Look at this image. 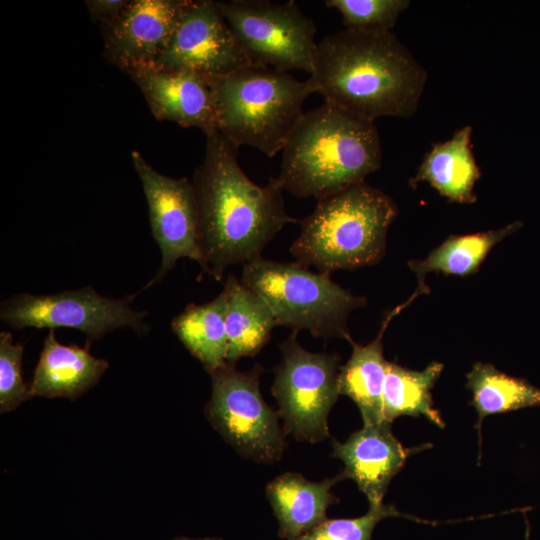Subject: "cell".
Returning a JSON list of instances; mask_svg holds the SVG:
<instances>
[{
  "mask_svg": "<svg viewBox=\"0 0 540 540\" xmlns=\"http://www.w3.org/2000/svg\"><path fill=\"white\" fill-rule=\"evenodd\" d=\"M443 370V364L430 363L422 371L389 362L383 390V419L392 424L400 416H424L443 428L444 421L433 407L431 389Z\"/></svg>",
  "mask_w": 540,
  "mask_h": 540,
  "instance_id": "22",
  "label": "cell"
},
{
  "mask_svg": "<svg viewBox=\"0 0 540 540\" xmlns=\"http://www.w3.org/2000/svg\"><path fill=\"white\" fill-rule=\"evenodd\" d=\"M190 0H132L101 25L103 55L126 74L155 66Z\"/></svg>",
  "mask_w": 540,
  "mask_h": 540,
  "instance_id": "13",
  "label": "cell"
},
{
  "mask_svg": "<svg viewBox=\"0 0 540 540\" xmlns=\"http://www.w3.org/2000/svg\"><path fill=\"white\" fill-rule=\"evenodd\" d=\"M135 295L111 298L100 295L92 286L53 294L17 293L0 306V319L14 329L26 327L73 328L84 333L89 342L117 328L129 327L147 334V311L131 307Z\"/></svg>",
  "mask_w": 540,
  "mask_h": 540,
  "instance_id": "10",
  "label": "cell"
},
{
  "mask_svg": "<svg viewBox=\"0 0 540 540\" xmlns=\"http://www.w3.org/2000/svg\"><path fill=\"white\" fill-rule=\"evenodd\" d=\"M131 159L147 201L151 232L162 256L157 274L143 290L160 282L180 258L192 259L202 270L198 212L191 181L161 174L136 150L131 152Z\"/></svg>",
  "mask_w": 540,
  "mask_h": 540,
  "instance_id": "11",
  "label": "cell"
},
{
  "mask_svg": "<svg viewBox=\"0 0 540 540\" xmlns=\"http://www.w3.org/2000/svg\"><path fill=\"white\" fill-rule=\"evenodd\" d=\"M345 478L342 472L312 482L299 473L287 472L271 481L266 495L279 523V536L296 540L327 520L328 507L339 502L330 489Z\"/></svg>",
  "mask_w": 540,
  "mask_h": 540,
  "instance_id": "17",
  "label": "cell"
},
{
  "mask_svg": "<svg viewBox=\"0 0 540 540\" xmlns=\"http://www.w3.org/2000/svg\"><path fill=\"white\" fill-rule=\"evenodd\" d=\"M23 344L14 343L10 332L0 333V412L16 409L32 398L22 378Z\"/></svg>",
  "mask_w": 540,
  "mask_h": 540,
  "instance_id": "27",
  "label": "cell"
},
{
  "mask_svg": "<svg viewBox=\"0 0 540 540\" xmlns=\"http://www.w3.org/2000/svg\"><path fill=\"white\" fill-rule=\"evenodd\" d=\"M472 127L457 130L447 141L437 143L425 155L417 174L411 179L416 185L428 182L441 196L452 202L474 203L480 168L472 152Z\"/></svg>",
  "mask_w": 540,
  "mask_h": 540,
  "instance_id": "18",
  "label": "cell"
},
{
  "mask_svg": "<svg viewBox=\"0 0 540 540\" xmlns=\"http://www.w3.org/2000/svg\"><path fill=\"white\" fill-rule=\"evenodd\" d=\"M173 540H222V539H220V538L191 539V538H187V537H177V538H174Z\"/></svg>",
  "mask_w": 540,
  "mask_h": 540,
  "instance_id": "29",
  "label": "cell"
},
{
  "mask_svg": "<svg viewBox=\"0 0 540 540\" xmlns=\"http://www.w3.org/2000/svg\"><path fill=\"white\" fill-rule=\"evenodd\" d=\"M336 9L346 29L391 31L399 15L409 7L408 0H327Z\"/></svg>",
  "mask_w": 540,
  "mask_h": 540,
  "instance_id": "25",
  "label": "cell"
},
{
  "mask_svg": "<svg viewBox=\"0 0 540 540\" xmlns=\"http://www.w3.org/2000/svg\"><path fill=\"white\" fill-rule=\"evenodd\" d=\"M395 308L386 316L377 337L367 345H359L352 339V355L338 374L340 395L351 398L362 415L364 425L380 424L383 419V390L389 362L383 354V335L392 319L401 308Z\"/></svg>",
  "mask_w": 540,
  "mask_h": 540,
  "instance_id": "19",
  "label": "cell"
},
{
  "mask_svg": "<svg viewBox=\"0 0 540 540\" xmlns=\"http://www.w3.org/2000/svg\"><path fill=\"white\" fill-rule=\"evenodd\" d=\"M466 386L472 392L479 427L486 416L540 405V389L489 363H475L467 374Z\"/></svg>",
  "mask_w": 540,
  "mask_h": 540,
  "instance_id": "24",
  "label": "cell"
},
{
  "mask_svg": "<svg viewBox=\"0 0 540 540\" xmlns=\"http://www.w3.org/2000/svg\"><path fill=\"white\" fill-rule=\"evenodd\" d=\"M395 516L404 515L392 505H369V510L363 516L327 519L296 540H371L377 523Z\"/></svg>",
  "mask_w": 540,
  "mask_h": 540,
  "instance_id": "26",
  "label": "cell"
},
{
  "mask_svg": "<svg viewBox=\"0 0 540 540\" xmlns=\"http://www.w3.org/2000/svg\"><path fill=\"white\" fill-rule=\"evenodd\" d=\"M381 161L375 122L324 102L302 115L282 150L276 179L297 197L320 200L364 182Z\"/></svg>",
  "mask_w": 540,
  "mask_h": 540,
  "instance_id": "3",
  "label": "cell"
},
{
  "mask_svg": "<svg viewBox=\"0 0 540 540\" xmlns=\"http://www.w3.org/2000/svg\"><path fill=\"white\" fill-rule=\"evenodd\" d=\"M249 64L219 2L190 0L154 67L193 71L210 81Z\"/></svg>",
  "mask_w": 540,
  "mask_h": 540,
  "instance_id": "12",
  "label": "cell"
},
{
  "mask_svg": "<svg viewBox=\"0 0 540 540\" xmlns=\"http://www.w3.org/2000/svg\"><path fill=\"white\" fill-rule=\"evenodd\" d=\"M127 0H86L89 15L101 25L112 21L127 5Z\"/></svg>",
  "mask_w": 540,
  "mask_h": 540,
  "instance_id": "28",
  "label": "cell"
},
{
  "mask_svg": "<svg viewBox=\"0 0 540 540\" xmlns=\"http://www.w3.org/2000/svg\"><path fill=\"white\" fill-rule=\"evenodd\" d=\"M223 291L227 299L226 362L235 364L242 357L259 353L277 325L266 301L235 276L227 277Z\"/></svg>",
  "mask_w": 540,
  "mask_h": 540,
  "instance_id": "20",
  "label": "cell"
},
{
  "mask_svg": "<svg viewBox=\"0 0 540 540\" xmlns=\"http://www.w3.org/2000/svg\"><path fill=\"white\" fill-rule=\"evenodd\" d=\"M108 366L88 348L59 343L49 329L29 389L32 397L76 400L99 382Z\"/></svg>",
  "mask_w": 540,
  "mask_h": 540,
  "instance_id": "16",
  "label": "cell"
},
{
  "mask_svg": "<svg viewBox=\"0 0 540 540\" xmlns=\"http://www.w3.org/2000/svg\"><path fill=\"white\" fill-rule=\"evenodd\" d=\"M307 79L313 93L357 118L410 117L427 73L392 31L343 29L317 43Z\"/></svg>",
  "mask_w": 540,
  "mask_h": 540,
  "instance_id": "2",
  "label": "cell"
},
{
  "mask_svg": "<svg viewBox=\"0 0 540 540\" xmlns=\"http://www.w3.org/2000/svg\"><path fill=\"white\" fill-rule=\"evenodd\" d=\"M219 6L251 64L311 73L317 29L295 1L233 0Z\"/></svg>",
  "mask_w": 540,
  "mask_h": 540,
  "instance_id": "7",
  "label": "cell"
},
{
  "mask_svg": "<svg viewBox=\"0 0 540 540\" xmlns=\"http://www.w3.org/2000/svg\"><path fill=\"white\" fill-rule=\"evenodd\" d=\"M127 75L142 92L153 116L205 134L217 130L214 94L210 81L188 70L142 67Z\"/></svg>",
  "mask_w": 540,
  "mask_h": 540,
  "instance_id": "14",
  "label": "cell"
},
{
  "mask_svg": "<svg viewBox=\"0 0 540 540\" xmlns=\"http://www.w3.org/2000/svg\"><path fill=\"white\" fill-rule=\"evenodd\" d=\"M261 365L248 371L235 364L208 372L212 393L206 405L211 425L242 456L258 462L278 460L284 449L278 413L260 393Z\"/></svg>",
  "mask_w": 540,
  "mask_h": 540,
  "instance_id": "8",
  "label": "cell"
},
{
  "mask_svg": "<svg viewBox=\"0 0 540 540\" xmlns=\"http://www.w3.org/2000/svg\"><path fill=\"white\" fill-rule=\"evenodd\" d=\"M226 294L202 305L189 304L171 322V329L207 372L224 366L227 353Z\"/></svg>",
  "mask_w": 540,
  "mask_h": 540,
  "instance_id": "21",
  "label": "cell"
},
{
  "mask_svg": "<svg viewBox=\"0 0 540 540\" xmlns=\"http://www.w3.org/2000/svg\"><path fill=\"white\" fill-rule=\"evenodd\" d=\"M332 446V456L343 461V472L356 482L369 505L383 503L390 481L406 459L424 449V446L404 447L393 435L388 422L363 425L345 442L333 440Z\"/></svg>",
  "mask_w": 540,
  "mask_h": 540,
  "instance_id": "15",
  "label": "cell"
},
{
  "mask_svg": "<svg viewBox=\"0 0 540 540\" xmlns=\"http://www.w3.org/2000/svg\"><path fill=\"white\" fill-rule=\"evenodd\" d=\"M292 333L280 344L272 394L284 420V430L311 443L329 437L328 414L339 394V356L304 349Z\"/></svg>",
  "mask_w": 540,
  "mask_h": 540,
  "instance_id": "9",
  "label": "cell"
},
{
  "mask_svg": "<svg viewBox=\"0 0 540 540\" xmlns=\"http://www.w3.org/2000/svg\"><path fill=\"white\" fill-rule=\"evenodd\" d=\"M298 263L259 258L243 264L241 282L269 305L277 326L293 333L308 330L314 337L352 339L349 314L366 304L330 278Z\"/></svg>",
  "mask_w": 540,
  "mask_h": 540,
  "instance_id": "6",
  "label": "cell"
},
{
  "mask_svg": "<svg viewBox=\"0 0 540 540\" xmlns=\"http://www.w3.org/2000/svg\"><path fill=\"white\" fill-rule=\"evenodd\" d=\"M205 152L191 181L198 212L202 273L221 281L225 270L261 258L265 246L291 217L276 178L254 183L234 147L218 130L205 134Z\"/></svg>",
  "mask_w": 540,
  "mask_h": 540,
  "instance_id": "1",
  "label": "cell"
},
{
  "mask_svg": "<svg viewBox=\"0 0 540 540\" xmlns=\"http://www.w3.org/2000/svg\"><path fill=\"white\" fill-rule=\"evenodd\" d=\"M217 130L237 149L246 145L268 157L285 147L313 94L307 80L249 64L210 80Z\"/></svg>",
  "mask_w": 540,
  "mask_h": 540,
  "instance_id": "5",
  "label": "cell"
},
{
  "mask_svg": "<svg viewBox=\"0 0 540 540\" xmlns=\"http://www.w3.org/2000/svg\"><path fill=\"white\" fill-rule=\"evenodd\" d=\"M522 226L517 220L500 229L478 232L468 235H455L447 238L432 250L423 260L408 263L423 284V279L430 272L467 276L476 272L490 250L505 237ZM424 285V284H423Z\"/></svg>",
  "mask_w": 540,
  "mask_h": 540,
  "instance_id": "23",
  "label": "cell"
},
{
  "mask_svg": "<svg viewBox=\"0 0 540 540\" xmlns=\"http://www.w3.org/2000/svg\"><path fill=\"white\" fill-rule=\"evenodd\" d=\"M398 213L390 196L365 181L317 200L300 221L290 252L296 262L331 275L379 262L389 226Z\"/></svg>",
  "mask_w": 540,
  "mask_h": 540,
  "instance_id": "4",
  "label": "cell"
}]
</instances>
